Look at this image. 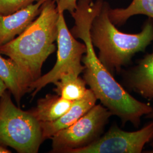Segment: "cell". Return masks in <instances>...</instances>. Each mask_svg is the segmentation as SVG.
Returning a JSON list of instances; mask_svg holds the SVG:
<instances>
[{"label":"cell","mask_w":153,"mask_h":153,"mask_svg":"<svg viewBox=\"0 0 153 153\" xmlns=\"http://www.w3.org/2000/svg\"><path fill=\"white\" fill-rule=\"evenodd\" d=\"M97 14L96 10L88 5L79 6L71 14L75 22L70 30L71 34L76 39H82L87 47L82 59L85 67L83 78L112 115L118 117L123 124L129 122L138 128L142 116L151 114L153 108L133 98L99 60L90 35L91 25Z\"/></svg>","instance_id":"6da1fadb"},{"label":"cell","mask_w":153,"mask_h":153,"mask_svg":"<svg viewBox=\"0 0 153 153\" xmlns=\"http://www.w3.org/2000/svg\"><path fill=\"white\" fill-rule=\"evenodd\" d=\"M59 13L56 0H47L37 18L22 33L0 47L34 82L42 76L44 62L56 49Z\"/></svg>","instance_id":"7a4b0ae2"},{"label":"cell","mask_w":153,"mask_h":153,"mask_svg":"<svg viewBox=\"0 0 153 153\" xmlns=\"http://www.w3.org/2000/svg\"><path fill=\"white\" fill-rule=\"evenodd\" d=\"M109 4L104 1L98 14L93 19L90 35L94 47L99 49L98 57L112 74L120 73L137 53L144 52L153 41V21L149 19L137 33L119 31L111 21Z\"/></svg>","instance_id":"3957f363"},{"label":"cell","mask_w":153,"mask_h":153,"mask_svg":"<svg viewBox=\"0 0 153 153\" xmlns=\"http://www.w3.org/2000/svg\"><path fill=\"white\" fill-rule=\"evenodd\" d=\"M7 90L0 97V146L19 153H37L44 141L40 123L16 107Z\"/></svg>","instance_id":"277c9868"},{"label":"cell","mask_w":153,"mask_h":153,"mask_svg":"<svg viewBox=\"0 0 153 153\" xmlns=\"http://www.w3.org/2000/svg\"><path fill=\"white\" fill-rule=\"evenodd\" d=\"M64 13H59L58 19V36L57 38V60L53 68L47 74L33 82L30 91L34 96L49 83H54L66 73L73 72L79 75L85 69L82 64L83 55L86 53L85 44L77 41L68 29Z\"/></svg>","instance_id":"5b68a950"},{"label":"cell","mask_w":153,"mask_h":153,"mask_svg":"<svg viewBox=\"0 0 153 153\" xmlns=\"http://www.w3.org/2000/svg\"><path fill=\"white\" fill-rule=\"evenodd\" d=\"M112 114L102 104L95 105L72 126L57 132L51 139V153H71L86 147L103 135Z\"/></svg>","instance_id":"8992f818"},{"label":"cell","mask_w":153,"mask_h":153,"mask_svg":"<svg viewBox=\"0 0 153 153\" xmlns=\"http://www.w3.org/2000/svg\"><path fill=\"white\" fill-rule=\"evenodd\" d=\"M153 140V121L136 131H125L113 126L95 142L71 153H140Z\"/></svg>","instance_id":"52a82bcc"},{"label":"cell","mask_w":153,"mask_h":153,"mask_svg":"<svg viewBox=\"0 0 153 153\" xmlns=\"http://www.w3.org/2000/svg\"><path fill=\"white\" fill-rule=\"evenodd\" d=\"M47 0H40L12 14H0V47L22 33L38 16Z\"/></svg>","instance_id":"ba28073f"},{"label":"cell","mask_w":153,"mask_h":153,"mask_svg":"<svg viewBox=\"0 0 153 153\" xmlns=\"http://www.w3.org/2000/svg\"><path fill=\"white\" fill-rule=\"evenodd\" d=\"M98 99L90 88L85 95L74 101L71 108L57 120L49 123H40L43 139L51 138L57 132L72 126L87 113L97 103Z\"/></svg>","instance_id":"9c48e42d"},{"label":"cell","mask_w":153,"mask_h":153,"mask_svg":"<svg viewBox=\"0 0 153 153\" xmlns=\"http://www.w3.org/2000/svg\"><path fill=\"white\" fill-rule=\"evenodd\" d=\"M126 85L143 98L153 99V51L125 74Z\"/></svg>","instance_id":"30bf717a"},{"label":"cell","mask_w":153,"mask_h":153,"mask_svg":"<svg viewBox=\"0 0 153 153\" xmlns=\"http://www.w3.org/2000/svg\"><path fill=\"white\" fill-rule=\"evenodd\" d=\"M0 78L19 104L24 95L30 91L33 83L30 77L11 59H6L0 54Z\"/></svg>","instance_id":"8fae6325"},{"label":"cell","mask_w":153,"mask_h":153,"mask_svg":"<svg viewBox=\"0 0 153 153\" xmlns=\"http://www.w3.org/2000/svg\"><path fill=\"white\" fill-rule=\"evenodd\" d=\"M73 103L57 94H49L39 99L36 106L28 111L39 123H49L64 115L71 108Z\"/></svg>","instance_id":"7c38bea8"},{"label":"cell","mask_w":153,"mask_h":153,"mask_svg":"<svg viewBox=\"0 0 153 153\" xmlns=\"http://www.w3.org/2000/svg\"><path fill=\"white\" fill-rule=\"evenodd\" d=\"M53 84L56 86L53 91L56 94L71 102L82 98L88 91L85 79L73 72L62 74Z\"/></svg>","instance_id":"4fadbf2b"},{"label":"cell","mask_w":153,"mask_h":153,"mask_svg":"<svg viewBox=\"0 0 153 153\" xmlns=\"http://www.w3.org/2000/svg\"><path fill=\"white\" fill-rule=\"evenodd\" d=\"M145 15L153 19V0H133L126 8H109L108 16L115 26H122L131 16Z\"/></svg>","instance_id":"5bb4252c"},{"label":"cell","mask_w":153,"mask_h":153,"mask_svg":"<svg viewBox=\"0 0 153 153\" xmlns=\"http://www.w3.org/2000/svg\"><path fill=\"white\" fill-rule=\"evenodd\" d=\"M40 0H0V14L7 15L31 5Z\"/></svg>","instance_id":"9a60e30c"},{"label":"cell","mask_w":153,"mask_h":153,"mask_svg":"<svg viewBox=\"0 0 153 153\" xmlns=\"http://www.w3.org/2000/svg\"><path fill=\"white\" fill-rule=\"evenodd\" d=\"M57 8L59 13H64L66 11L71 14L75 11L78 0H56Z\"/></svg>","instance_id":"2e32d148"},{"label":"cell","mask_w":153,"mask_h":153,"mask_svg":"<svg viewBox=\"0 0 153 153\" xmlns=\"http://www.w3.org/2000/svg\"><path fill=\"white\" fill-rule=\"evenodd\" d=\"M7 90V88L5 84L2 81V80L0 78V97L3 94V93Z\"/></svg>","instance_id":"e0dca14e"},{"label":"cell","mask_w":153,"mask_h":153,"mask_svg":"<svg viewBox=\"0 0 153 153\" xmlns=\"http://www.w3.org/2000/svg\"><path fill=\"white\" fill-rule=\"evenodd\" d=\"M11 153V152L7 149L6 147L2 146H0V153Z\"/></svg>","instance_id":"ac0fdd59"},{"label":"cell","mask_w":153,"mask_h":153,"mask_svg":"<svg viewBox=\"0 0 153 153\" xmlns=\"http://www.w3.org/2000/svg\"><path fill=\"white\" fill-rule=\"evenodd\" d=\"M146 117H148V118H153V111L151 113V114H150L149 115H148V116H146ZM151 145L152 146V147L153 148V140L152 141V143H151Z\"/></svg>","instance_id":"d6986e66"},{"label":"cell","mask_w":153,"mask_h":153,"mask_svg":"<svg viewBox=\"0 0 153 153\" xmlns=\"http://www.w3.org/2000/svg\"><path fill=\"white\" fill-rule=\"evenodd\" d=\"M147 153H153V150H152V151H149V152H147Z\"/></svg>","instance_id":"ffe728a7"}]
</instances>
